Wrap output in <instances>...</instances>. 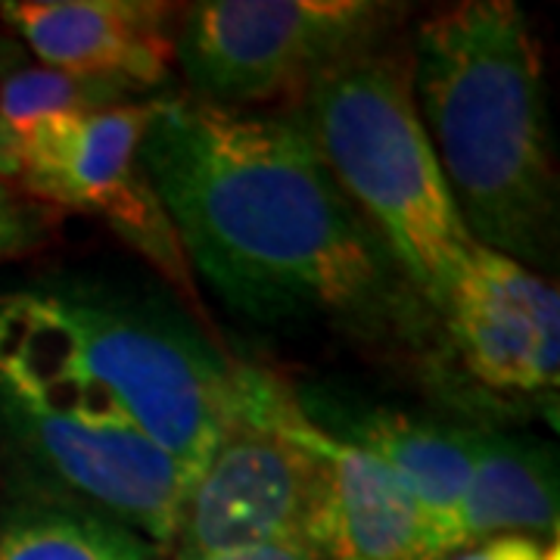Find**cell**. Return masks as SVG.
<instances>
[{
    "instance_id": "e0dca14e",
    "label": "cell",
    "mask_w": 560,
    "mask_h": 560,
    "mask_svg": "<svg viewBox=\"0 0 560 560\" xmlns=\"http://www.w3.org/2000/svg\"><path fill=\"white\" fill-rule=\"evenodd\" d=\"M452 560H558V541L545 545L529 536H499L464 548Z\"/></svg>"
},
{
    "instance_id": "277c9868",
    "label": "cell",
    "mask_w": 560,
    "mask_h": 560,
    "mask_svg": "<svg viewBox=\"0 0 560 560\" xmlns=\"http://www.w3.org/2000/svg\"><path fill=\"white\" fill-rule=\"evenodd\" d=\"M300 119L346 200L440 315L474 237L420 121L408 57L371 47L327 66L302 91Z\"/></svg>"
},
{
    "instance_id": "52a82bcc",
    "label": "cell",
    "mask_w": 560,
    "mask_h": 560,
    "mask_svg": "<svg viewBox=\"0 0 560 560\" xmlns=\"http://www.w3.org/2000/svg\"><path fill=\"white\" fill-rule=\"evenodd\" d=\"M150 103L62 113L0 131L16 162V187L35 202L94 212L147 256L180 268V246L140 165Z\"/></svg>"
},
{
    "instance_id": "6da1fadb",
    "label": "cell",
    "mask_w": 560,
    "mask_h": 560,
    "mask_svg": "<svg viewBox=\"0 0 560 560\" xmlns=\"http://www.w3.org/2000/svg\"><path fill=\"white\" fill-rule=\"evenodd\" d=\"M140 165L180 256L246 318L383 327L401 312L405 278L302 119L153 101Z\"/></svg>"
},
{
    "instance_id": "5bb4252c",
    "label": "cell",
    "mask_w": 560,
    "mask_h": 560,
    "mask_svg": "<svg viewBox=\"0 0 560 560\" xmlns=\"http://www.w3.org/2000/svg\"><path fill=\"white\" fill-rule=\"evenodd\" d=\"M0 560H160V551L106 514L50 508L3 526Z\"/></svg>"
},
{
    "instance_id": "ac0fdd59",
    "label": "cell",
    "mask_w": 560,
    "mask_h": 560,
    "mask_svg": "<svg viewBox=\"0 0 560 560\" xmlns=\"http://www.w3.org/2000/svg\"><path fill=\"white\" fill-rule=\"evenodd\" d=\"M187 560H324L320 551L305 539V536H287V539L256 541V545H241V548H228V551H212L200 558Z\"/></svg>"
},
{
    "instance_id": "9a60e30c",
    "label": "cell",
    "mask_w": 560,
    "mask_h": 560,
    "mask_svg": "<svg viewBox=\"0 0 560 560\" xmlns=\"http://www.w3.org/2000/svg\"><path fill=\"white\" fill-rule=\"evenodd\" d=\"M138 88L101 75H79L47 66H20L0 81V131L62 113H94L131 103Z\"/></svg>"
},
{
    "instance_id": "3957f363",
    "label": "cell",
    "mask_w": 560,
    "mask_h": 560,
    "mask_svg": "<svg viewBox=\"0 0 560 560\" xmlns=\"http://www.w3.org/2000/svg\"><path fill=\"white\" fill-rule=\"evenodd\" d=\"M228 364L150 320L79 296H0V393L10 405L135 430L178 460L190 486L231 401Z\"/></svg>"
},
{
    "instance_id": "d6986e66",
    "label": "cell",
    "mask_w": 560,
    "mask_h": 560,
    "mask_svg": "<svg viewBox=\"0 0 560 560\" xmlns=\"http://www.w3.org/2000/svg\"><path fill=\"white\" fill-rule=\"evenodd\" d=\"M0 180H13L16 184V162L7 150H0Z\"/></svg>"
},
{
    "instance_id": "5b68a950",
    "label": "cell",
    "mask_w": 560,
    "mask_h": 560,
    "mask_svg": "<svg viewBox=\"0 0 560 560\" xmlns=\"http://www.w3.org/2000/svg\"><path fill=\"white\" fill-rule=\"evenodd\" d=\"M396 3L200 0L178 16L175 66L187 97L249 109L302 94L327 66L377 47Z\"/></svg>"
},
{
    "instance_id": "7c38bea8",
    "label": "cell",
    "mask_w": 560,
    "mask_h": 560,
    "mask_svg": "<svg viewBox=\"0 0 560 560\" xmlns=\"http://www.w3.org/2000/svg\"><path fill=\"white\" fill-rule=\"evenodd\" d=\"M342 440L355 442L371 458L381 460L433 523L445 558H455L460 551L455 517L470 480L477 433L399 411H368L349 423Z\"/></svg>"
},
{
    "instance_id": "ba28073f",
    "label": "cell",
    "mask_w": 560,
    "mask_h": 560,
    "mask_svg": "<svg viewBox=\"0 0 560 560\" xmlns=\"http://www.w3.org/2000/svg\"><path fill=\"white\" fill-rule=\"evenodd\" d=\"M440 318L474 381L495 393H555L560 293L541 271L474 243L445 290Z\"/></svg>"
},
{
    "instance_id": "4fadbf2b",
    "label": "cell",
    "mask_w": 560,
    "mask_h": 560,
    "mask_svg": "<svg viewBox=\"0 0 560 560\" xmlns=\"http://www.w3.org/2000/svg\"><path fill=\"white\" fill-rule=\"evenodd\" d=\"M558 464L545 445L480 436L455 517L458 548L499 536H558Z\"/></svg>"
},
{
    "instance_id": "9c48e42d",
    "label": "cell",
    "mask_w": 560,
    "mask_h": 560,
    "mask_svg": "<svg viewBox=\"0 0 560 560\" xmlns=\"http://www.w3.org/2000/svg\"><path fill=\"white\" fill-rule=\"evenodd\" d=\"M290 430L315 467L302 536L324 560H448L427 514L355 442L290 401Z\"/></svg>"
},
{
    "instance_id": "8fae6325",
    "label": "cell",
    "mask_w": 560,
    "mask_h": 560,
    "mask_svg": "<svg viewBox=\"0 0 560 560\" xmlns=\"http://www.w3.org/2000/svg\"><path fill=\"white\" fill-rule=\"evenodd\" d=\"M0 20L47 69L153 91L175 69L178 10L156 0H3Z\"/></svg>"
},
{
    "instance_id": "7a4b0ae2",
    "label": "cell",
    "mask_w": 560,
    "mask_h": 560,
    "mask_svg": "<svg viewBox=\"0 0 560 560\" xmlns=\"http://www.w3.org/2000/svg\"><path fill=\"white\" fill-rule=\"evenodd\" d=\"M411 94L474 243L539 271L560 187L541 44L514 0H464L411 40Z\"/></svg>"
},
{
    "instance_id": "2e32d148",
    "label": "cell",
    "mask_w": 560,
    "mask_h": 560,
    "mask_svg": "<svg viewBox=\"0 0 560 560\" xmlns=\"http://www.w3.org/2000/svg\"><path fill=\"white\" fill-rule=\"evenodd\" d=\"M47 234V219L13 180H0V261L28 253Z\"/></svg>"
},
{
    "instance_id": "30bf717a",
    "label": "cell",
    "mask_w": 560,
    "mask_h": 560,
    "mask_svg": "<svg viewBox=\"0 0 560 560\" xmlns=\"http://www.w3.org/2000/svg\"><path fill=\"white\" fill-rule=\"evenodd\" d=\"M22 436L69 489L153 545L178 539L190 480L156 442L121 427L79 423L10 405Z\"/></svg>"
},
{
    "instance_id": "8992f818",
    "label": "cell",
    "mask_w": 560,
    "mask_h": 560,
    "mask_svg": "<svg viewBox=\"0 0 560 560\" xmlns=\"http://www.w3.org/2000/svg\"><path fill=\"white\" fill-rule=\"evenodd\" d=\"M290 401L259 368L231 371L228 418L184 504L178 560L300 536L315 467L290 430Z\"/></svg>"
}]
</instances>
